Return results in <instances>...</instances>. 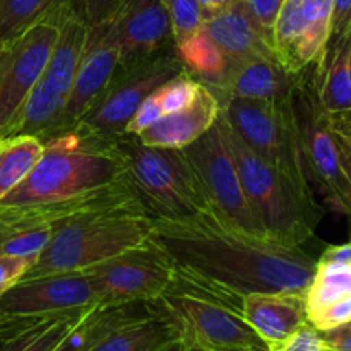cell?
<instances>
[{
  "label": "cell",
  "instance_id": "19",
  "mask_svg": "<svg viewBox=\"0 0 351 351\" xmlns=\"http://www.w3.org/2000/svg\"><path fill=\"white\" fill-rule=\"evenodd\" d=\"M201 33L225 58V65L247 58H278L273 38L256 23L240 0H235L218 16L204 21Z\"/></svg>",
  "mask_w": 351,
  "mask_h": 351
},
{
  "label": "cell",
  "instance_id": "38",
  "mask_svg": "<svg viewBox=\"0 0 351 351\" xmlns=\"http://www.w3.org/2000/svg\"><path fill=\"white\" fill-rule=\"evenodd\" d=\"M195 2H197L202 16V23H204V21L211 19V17L218 16L223 10L228 9L235 0H195Z\"/></svg>",
  "mask_w": 351,
  "mask_h": 351
},
{
  "label": "cell",
  "instance_id": "10",
  "mask_svg": "<svg viewBox=\"0 0 351 351\" xmlns=\"http://www.w3.org/2000/svg\"><path fill=\"white\" fill-rule=\"evenodd\" d=\"M184 71L187 69L177 50L165 51L125 67H117L105 89L72 129L99 139L115 141L125 134L127 123L141 103L161 84Z\"/></svg>",
  "mask_w": 351,
  "mask_h": 351
},
{
  "label": "cell",
  "instance_id": "20",
  "mask_svg": "<svg viewBox=\"0 0 351 351\" xmlns=\"http://www.w3.org/2000/svg\"><path fill=\"white\" fill-rule=\"evenodd\" d=\"M218 115V98L201 82L197 95L187 106L161 117L156 123L139 134V139L147 146L184 149L208 132Z\"/></svg>",
  "mask_w": 351,
  "mask_h": 351
},
{
  "label": "cell",
  "instance_id": "25",
  "mask_svg": "<svg viewBox=\"0 0 351 351\" xmlns=\"http://www.w3.org/2000/svg\"><path fill=\"white\" fill-rule=\"evenodd\" d=\"M322 106L329 113L351 110V38L322 65L315 67Z\"/></svg>",
  "mask_w": 351,
  "mask_h": 351
},
{
  "label": "cell",
  "instance_id": "2",
  "mask_svg": "<svg viewBox=\"0 0 351 351\" xmlns=\"http://www.w3.org/2000/svg\"><path fill=\"white\" fill-rule=\"evenodd\" d=\"M43 153L31 173L0 202V208L41 204L75 197L127 177L115 141L88 136L77 129L41 141Z\"/></svg>",
  "mask_w": 351,
  "mask_h": 351
},
{
  "label": "cell",
  "instance_id": "14",
  "mask_svg": "<svg viewBox=\"0 0 351 351\" xmlns=\"http://www.w3.org/2000/svg\"><path fill=\"white\" fill-rule=\"evenodd\" d=\"M332 0H285L273 29V47L290 74L317 67L324 57Z\"/></svg>",
  "mask_w": 351,
  "mask_h": 351
},
{
  "label": "cell",
  "instance_id": "27",
  "mask_svg": "<svg viewBox=\"0 0 351 351\" xmlns=\"http://www.w3.org/2000/svg\"><path fill=\"white\" fill-rule=\"evenodd\" d=\"M58 0H0V45L40 21Z\"/></svg>",
  "mask_w": 351,
  "mask_h": 351
},
{
  "label": "cell",
  "instance_id": "35",
  "mask_svg": "<svg viewBox=\"0 0 351 351\" xmlns=\"http://www.w3.org/2000/svg\"><path fill=\"white\" fill-rule=\"evenodd\" d=\"M329 351H351V321L322 331Z\"/></svg>",
  "mask_w": 351,
  "mask_h": 351
},
{
  "label": "cell",
  "instance_id": "4",
  "mask_svg": "<svg viewBox=\"0 0 351 351\" xmlns=\"http://www.w3.org/2000/svg\"><path fill=\"white\" fill-rule=\"evenodd\" d=\"M153 219L143 211H108L81 216L55 230L47 249L23 280L86 271L151 239Z\"/></svg>",
  "mask_w": 351,
  "mask_h": 351
},
{
  "label": "cell",
  "instance_id": "28",
  "mask_svg": "<svg viewBox=\"0 0 351 351\" xmlns=\"http://www.w3.org/2000/svg\"><path fill=\"white\" fill-rule=\"evenodd\" d=\"M53 233L55 228H50V226H29V228L7 230V237L2 245V254L24 257V259H29L34 263L38 256L47 249Z\"/></svg>",
  "mask_w": 351,
  "mask_h": 351
},
{
  "label": "cell",
  "instance_id": "36",
  "mask_svg": "<svg viewBox=\"0 0 351 351\" xmlns=\"http://www.w3.org/2000/svg\"><path fill=\"white\" fill-rule=\"evenodd\" d=\"M86 317H88V315H86ZM86 317L72 329L71 335L58 345V348L55 351H86V348H88V339H86L84 328Z\"/></svg>",
  "mask_w": 351,
  "mask_h": 351
},
{
  "label": "cell",
  "instance_id": "15",
  "mask_svg": "<svg viewBox=\"0 0 351 351\" xmlns=\"http://www.w3.org/2000/svg\"><path fill=\"white\" fill-rule=\"evenodd\" d=\"M96 305L88 276L84 271H75L21 280L0 297V314L10 319H36L88 311Z\"/></svg>",
  "mask_w": 351,
  "mask_h": 351
},
{
  "label": "cell",
  "instance_id": "7",
  "mask_svg": "<svg viewBox=\"0 0 351 351\" xmlns=\"http://www.w3.org/2000/svg\"><path fill=\"white\" fill-rule=\"evenodd\" d=\"M219 113L257 156L287 177L304 197L315 201L290 96L280 101L226 98L219 101Z\"/></svg>",
  "mask_w": 351,
  "mask_h": 351
},
{
  "label": "cell",
  "instance_id": "12",
  "mask_svg": "<svg viewBox=\"0 0 351 351\" xmlns=\"http://www.w3.org/2000/svg\"><path fill=\"white\" fill-rule=\"evenodd\" d=\"M98 307L151 302L160 298L173 280L170 257L153 240L117 254L84 271Z\"/></svg>",
  "mask_w": 351,
  "mask_h": 351
},
{
  "label": "cell",
  "instance_id": "18",
  "mask_svg": "<svg viewBox=\"0 0 351 351\" xmlns=\"http://www.w3.org/2000/svg\"><path fill=\"white\" fill-rule=\"evenodd\" d=\"M295 79L297 74H290L278 58H247L226 64L221 74L204 86L218 101L226 98L280 101L290 96Z\"/></svg>",
  "mask_w": 351,
  "mask_h": 351
},
{
  "label": "cell",
  "instance_id": "16",
  "mask_svg": "<svg viewBox=\"0 0 351 351\" xmlns=\"http://www.w3.org/2000/svg\"><path fill=\"white\" fill-rule=\"evenodd\" d=\"M115 14L98 23L84 24V43L79 57L74 88L65 106L64 122L58 132L72 129L77 123L119 67L120 48Z\"/></svg>",
  "mask_w": 351,
  "mask_h": 351
},
{
  "label": "cell",
  "instance_id": "24",
  "mask_svg": "<svg viewBox=\"0 0 351 351\" xmlns=\"http://www.w3.org/2000/svg\"><path fill=\"white\" fill-rule=\"evenodd\" d=\"M41 153L43 143L38 137H0V202L31 173Z\"/></svg>",
  "mask_w": 351,
  "mask_h": 351
},
{
  "label": "cell",
  "instance_id": "17",
  "mask_svg": "<svg viewBox=\"0 0 351 351\" xmlns=\"http://www.w3.org/2000/svg\"><path fill=\"white\" fill-rule=\"evenodd\" d=\"M115 24L119 67L177 50L170 16L161 0H120Z\"/></svg>",
  "mask_w": 351,
  "mask_h": 351
},
{
  "label": "cell",
  "instance_id": "44",
  "mask_svg": "<svg viewBox=\"0 0 351 351\" xmlns=\"http://www.w3.org/2000/svg\"><path fill=\"white\" fill-rule=\"evenodd\" d=\"M185 351H208V350H202V348H197V346H189L187 345V350Z\"/></svg>",
  "mask_w": 351,
  "mask_h": 351
},
{
  "label": "cell",
  "instance_id": "5",
  "mask_svg": "<svg viewBox=\"0 0 351 351\" xmlns=\"http://www.w3.org/2000/svg\"><path fill=\"white\" fill-rule=\"evenodd\" d=\"M115 146L149 218L191 219L208 213L201 187L180 149L147 146L132 134L117 137Z\"/></svg>",
  "mask_w": 351,
  "mask_h": 351
},
{
  "label": "cell",
  "instance_id": "26",
  "mask_svg": "<svg viewBox=\"0 0 351 351\" xmlns=\"http://www.w3.org/2000/svg\"><path fill=\"white\" fill-rule=\"evenodd\" d=\"M351 297V264L317 263L314 280L305 295L307 317L311 321L326 308Z\"/></svg>",
  "mask_w": 351,
  "mask_h": 351
},
{
  "label": "cell",
  "instance_id": "9",
  "mask_svg": "<svg viewBox=\"0 0 351 351\" xmlns=\"http://www.w3.org/2000/svg\"><path fill=\"white\" fill-rule=\"evenodd\" d=\"M60 7L58 38L47 67L2 137L31 136L43 141L60 130L86 33L84 23L67 0H62Z\"/></svg>",
  "mask_w": 351,
  "mask_h": 351
},
{
  "label": "cell",
  "instance_id": "13",
  "mask_svg": "<svg viewBox=\"0 0 351 351\" xmlns=\"http://www.w3.org/2000/svg\"><path fill=\"white\" fill-rule=\"evenodd\" d=\"M58 0L40 21L0 45V137L9 130L31 89L43 74L60 27Z\"/></svg>",
  "mask_w": 351,
  "mask_h": 351
},
{
  "label": "cell",
  "instance_id": "33",
  "mask_svg": "<svg viewBox=\"0 0 351 351\" xmlns=\"http://www.w3.org/2000/svg\"><path fill=\"white\" fill-rule=\"evenodd\" d=\"M33 266V261L24 257L0 254V297L19 283L24 274Z\"/></svg>",
  "mask_w": 351,
  "mask_h": 351
},
{
  "label": "cell",
  "instance_id": "43",
  "mask_svg": "<svg viewBox=\"0 0 351 351\" xmlns=\"http://www.w3.org/2000/svg\"><path fill=\"white\" fill-rule=\"evenodd\" d=\"M5 237H7V228L2 225V223H0V254H2V245H3V240H5Z\"/></svg>",
  "mask_w": 351,
  "mask_h": 351
},
{
  "label": "cell",
  "instance_id": "37",
  "mask_svg": "<svg viewBox=\"0 0 351 351\" xmlns=\"http://www.w3.org/2000/svg\"><path fill=\"white\" fill-rule=\"evenodd\" d=\"M317 263H343L351 264V242L343 245H331L322 252Z\"/></svg>",
  "mask_w": 351,
  "mask_h": 351
},
{
  "label": "cell",
  "instance_id": "11",
  "mask_svg": "<svg viewBox=\"0 0 351 351\" xmlns=\"http://www.w3.org/2000/svg\"><path fill=\"white\" fill-rule=\"evenodd\" d=\"M180 151L201 187L209 215L228 228L267 239L250 209L237 163L218 123Z\"/></svg>",
  "mask_w": 351,
  "mask_h": 351
},
{
  "label": "cell",
  "instance_id": "32",
  "mask_svg": "<svg viewBox=\"0 0 351 351\" xmlns=\"http://www.w3.org/2000/svg\"><path fill=\"white\" fill-rule=\"evenodd\" d=\"M240 2L256 19V23L273 38L274 24H276L285 0H240Z\"/></svg>",
  "mask_w": 351,
  "mask_h": 351
},
{
  "label": "cell",
  "instance_id": "3",
  "mask_svg": "<svg viewBox=\"0 0 351 351\" xmlns=\"http://www.w3.org/2000/svg\"><path fill=\"white\" fill-rule=\"evenodd\" d=\"M216 123L237 163L240 182L254 216L269 240L302 247L314 237L322 218L317 201L304 197L287 177L257 156L219 113Z\"/></svg>",
  "mask_w": 351,
  "mask_h": 351
},
{
  "label": "cell",
  "instance_id": "31",
  "mask_svg": "<svg viewBox=\"0 0 351 351\" xmlns=\"http://www.w3.org/2000/svg\"><path fill=\"white\" fill-rule=\"evenodd\" d=\"M274 351H329V348L326 345L322 331H319L314 324L307 321Z\"/></svg>",
  "mask_w": 351,
  "mask_h": 351
},
{
  "label": "cell",
  "instance_id": "39",
  "mask_svg": "<svg viewBox=\"0 0 351 351\" xmlns=\"http://www.w3.org/2000/svg\"><path fill=\"white\" fill-rule=\"evenodd\" d=\"M329 122H331V127L336 132L351 139V110L329 113Z\"/></svg>",
  "mask_w": 351,
  "mask_h": 351
},
{
  "label": "cell",
  "instance_id": "34",
  "mask_svg": "<svg viewBox=\"0 0 351 351\" xmlns=\"http://www.w3.org/2000/svg\"><path fill=\"white\" fill-rule=\"evenodd\" d=\"M351 321V297L346 300L339 302V304L332 305V307L326 308L324 312L317 314L315 317H312L311 324H314L319 331H328V329L336 328V326H341L345 322Z\"/></svg>",
  "mask_w": 351,
  "mask_h": 351
},
{
  "label": "cell",
  "instance_id": "23",
  "mask_svg": "<svg viewBox=\"0 0 351 351\" xmlns=\"http://www.w3.org/2000/svg\"><path fill=\"white\" fill-rule=\"evenodd\" d=\"M93 308L27 319L26 326L19 332L2 343V351H55Z\"/></svg>",
  "mask_w": 351,
  "mask_h": 351
},
{
  "label": "cell",
  "instance_id": "41",
  "mask_svg": "<svg viewBox=\"0 0 351 351\" xmlns=\"http://www.w3.org/2000/svg\"><path fill=\"white\" fill-rule=\"evenodd\" d=\"M16 332H17V326L16 322H14V319L3 317V315L0 314V345L5 343L9 338H12Z\"/></svg>",
  "mask_w": 351,
  "mask_h": 351
},
{
  "label": "cell",
  "instance_id": "21",
  "mask_svg": "<svg viewBox=\"0 0 351 351\" xmlns=\"http://www.w3.org/2000/svg\"><path fill=\"white\" fill-rule=\"evenodd\" d=\"M242 315L271 351L280 348L285 339L308 321L305 295L295 293L247 295L242 300Z\"/></svg>",
  "mask_w": 351,
  "mask_h": 351
},
{
  "label": "cell",
  "instance_id": "8",
  "mask_svg": "<svg viewBox=\"0 0 351 351\" xmlns=\"http://www.w3.org/2000/svg\"><path fill=\"white\" fill-rule=\"evenodd\" d=\"M290 99L312 187L335 211L351 218V184L343 170L338 134L319 98L315 65L297 74Z\"/></svg>",
  "mask_w": 351,
  "mask_h": 351
},
{
  "label": "cell",
  "instance_id": "1",
  "mask_svg": "<svg viewBox=\"0 0 351 351\" xmlns=\"http://www.w3.org/2000/svg\"><path fill=\"white\" fill-rule=\"evenodd\" d=\"M153 219V218H151ZM151 240L175 273L242 311L252 293L307 295L317 261L297 245L247 235L201 213L191 219H153Z\"/></svg>",
  "mask_w": 351,
  "mask_h": 351
},
{
  "label": "cell",
  "instance_id": "42",
  "mask_svg": "<svg viewBox=\"0 0 351 351\" xmlns=\"http://www.w3.org/2000/svg\"><path fill=\"white\" fill-rule=\"evenodd\" d=\"M185 350H187V343H185L182 338H177L173 339V341L167 343L165 346H161V348L156 351H185Z\"/></svg>",
  "mask_w": 351,
  "mask_h": 351
},
{
  "label": "cell",
  "instance_id": "22",
  "mask_svg": "<svg viewBox=\"0 0 351 351\" xmlns=\"http://www.w3.org/2000/svg\"><path fill=\"white\" fill-rule=\"evenodd\" d=\"M177 338H182L177 326L156 308V314L113 329L86 351H156Z\"/></svg>",
  "mask_w": 351,
  "mask_h": 351
},
{
  "label": "cell",
  "instance_id": "30",
  "mask_svg": "<svg viewBox=\"0 0 351 351\" xmlns=\"http://www.w3.org/2000/svg\"><path fill=\"white\" fill-rule=\"evenodd\" d=\"M351 38V0H332L331 26L326 45L324 57L319 65L324 64L329 57L336 53ZM317 65V67H319Z\"/></svg>",
  "mask_w": 351,
  "mask_h": 351
},
{
  "label": "cell",
  "instance_id": "6",
  "mask_svg": "<svg viewBox=\"0 0 351 351\" xmlns=\"http://www.w3.org/2000/svg\"><path fill=\"white\" fill-rule=\"evenodd\" d=\"M153 304L177 326L189 346L208 351H271L240 307L177 273L168 290Z\"/></svg>",
  "mask_w": 351,
  "mask_h": 351
},
{
  "label": "cell",
  "instance_id": "29",
  "mask_svg": "<svg viewBox=\"0 0 351 351\" xmlns=\"http://www.w3.org/2000/svg\"><path fill=\"white\" fill-rule=\"evenodd\" d=\"M170 16L175 47L180 48L202 27V16L195 0H161Z\"/></svg>",
  "mask_w": 351,
  "mask_h": 351
},
{
  "label": "cell",
  "instance_id": "40",
  "mask_svg": "<svg viewBox=\"0 0 351 351\" xmlns=\"http://www.w3.org/2000/svg\"><path fill=\"white\" fill-rule=\"evenodd\" d=\"M338 144H339V151H341L343 170H345L346 177H348V180L351 184V139L341 136V134H338Z\"/></svg>",
  "mask_w": 351,
  "mask_h": 351
}]
</instances>
